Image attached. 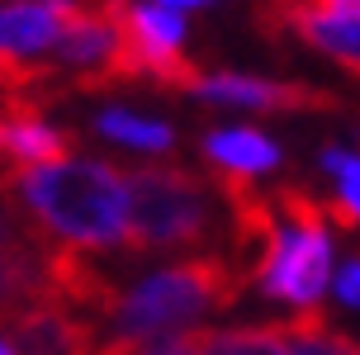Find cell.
Wrapping results in <instances>:
<instances>
[{
    "label": "cell",
    "mask_w": 360,
    "mask_h": 355,
    "mask_svg": "<svg viewBox=\"0 0 360 355\" xmlns=\"http://www.w3.org/2000/svg\"><path fill=\"white\" fill-rule=\"evenodd\" d=\"M275 332L285 341L289 355H360V341L346 337L342 327H332L323 313H294V318H280Z\"/></svg>",
    "instance_id": "11"
},
{
    "label": "cell",
    "mask_w": 360,
    "mask_h": 355,
    "mask_svg": "<svg viewBox=\"0 0 360 355\" xmlns=\"http://www.w3.org/2000/svg\"><path fill=\"white\" fill-rule=\"evenodd\" d=\"M152 5H162L171 15H185V10H199V5H214V0H152Z\"/></svg>",
    "instance_id": "17"
},
{
    "label": "cell",
    "mask_w": 360,
    "mask_h": 355,
    "mask_svg": "<svg viewBox=\"0 0 360 355\" xmlns=\"http://www.w3.org/2000/svg\"><path fill=\"white\" fill-rule=\"evenodd\" d=\"M275 209V237H270L266 256L256 266L252 284H261L266 299L289 303L294 313H318V303L327 294V275H332V232H327L323 204L285 185L270 195Z\"/></svg>",
    "instance_id": "4"
},
{
    "label": "cell",
    "mask_w": 360,
    "mask_h": 355,
    "mask_svg": "<svg viewBox=\"0 0 360 355\" xmlns=\"http://www.w3.org/2000/svg\"><path fill=\"white\" fill-rule=\"evenodd\" d=\"M242 289H247V280L223 251H199V256L171 261L166 270L124 289L114 318L105 322L109 337H100L95 355H133L152 341L195 332L199 318L233 308Z\"/></svg>",
    "instance_id": "1"
},
{
    "label": "cell",
    "mask_w": 360,
    "mask_h": 355,
    "mask_svg": "<svg viewBox=\"0 0 360 355\" xmlns=\"http://www.w3.org/2000/svg\"><path fill=\"white\" fill-rule=\"evenodd\" d=\"M128 190V237L124 251L157 256V251H195L209 247L218 232V185L190 166L147 161L124 171Z\"/></svg>",
    "instance_id": "3"
},
{
    "label": "cell",
    "mask_w": 360,
    "mask_h": 355,
    "mask_svg": "<svg viewBox=\"0 0 360 355\" xmlns=\"http://www.w3.org/2000/svg\"><path fill=\"white\" fill-rule=\"evenodd\" d=\"M0 355H15V346H10V337H5V322H0Z\"/></svg>",
    "instance_id": "18"
},
{
    "label": "cell",
    "mask_w": 360,
    "mask_h": 355,
    "mask_svg": "<svg viewBox=\"0 0 360 355\" xmlns=\"http://www.w3.org/2000/svg\"><path fill=\"white\" fill-rule=\"evenodd\" d=\"M133 355H199V341H195V332H180V337L152 341V346H143V351H133Z\"/></svg>",
    "instance_id": "16"
},
{
    "label": "cell",
    "mask_w": 360,
    "mask_h": 355,
    "mask_svg": "<svg viewBox=\"0 0 360 355\" xmlns=\"http://www.w3.org/2000/svg\"><path fill=\"white\" fill-rule=\"evenodd\" d=\"M332 294H337V303H346V308H360V256H351V261L342 266Z\"/></svg>",
    "instance_id": "15"
},
{
    "label": "cell",
    "mask_w": 360,
    "mask_h": 355,
    "mask_svg": "<svg viewBox=\"0 0 360 355\" xmlns=\"http://www.w3.org/2000/svg\"><path fill=\"white\" fill-rule=\"evenodd\" d=\"M15 176V166L0 161V322L48 303V270L57 256V242H48L19 204Z\"/></svg>",
    "instance_id": "5"
},
{
    "label": "cell",
    "mask_w": 360,
    "mask_h": 355,
    "mask_svg": "<svg viewBox=\"0 0 360 355\" xmlns=\"http://www.w3.org/2000/svg\"><path fill=\"white\" fill-rule=\"evenodd\" d=\"M204 157L214 161V176H233V180H252L275 171L285 152L270 133H256V128H218L204 138Z\"/></svg>",
    "instance_id": "10"
},
{
    "label": "cell",
    "mask_w": 360,
    "mask_h": 355,
    "mask_svg": "<svg viewBox=\"0 0 360 355\" xmlns=\"http://www.w3.org/2000/svg\"><path fill=\"white\" fill-rule=\"evenodd\" d=\"M76 138L67 128H53L43 119V105L34 100H0V161L15 171L57 166L72 161Z\"/></svg>",
    "instance_id": "8"
},
{
    "label": "cell",
    "mask_w": 360,
    "mask_h": 355,
    "mask_svg": "<svg viewBox=\"0 0 360 355\" xmlns=\"http://www.w3.org/2000/svg\"><path fill=\"white\" fill-rule=\"evenodd\" d=\"M199 100L214 105H242V109H270V114H337L342 100L318 86H294V81H266V76H242V71H218L199 76Z\"/></svg>",
    "instance_id": "6"
},
{
    "label": "cell",
    "mask_w": 360,
    "mask_h": 355,
    "mask_svg": "<svg viewBox=\"0 0 360 355\" xmlns=\"http://www.w3.org/2000/svg\"><path fill=\"white\" fill-rule=\"evenodd\" d=\"M199 355H289L275 322L256 327H195Z\"/></svg>",
    "instance_id": "12"
},
{
    "label": "cell",
    "mask_w": 360,
    "mask_h": 355,
    "mask_svg": "<svg viewBox=\"0 0 360 355\" xmlns=\"http://www.w3.org/2000/svg\"><path fill=\"white\" fill-rule=\"evenodd\" d=\"M95 128H100L105 138H114V142L138 147V152H171V147H176L171 124H162V119H143V114H133V109H100Z\"/></svg>",
    "instance_id": "14"
},
{
    "label": "cell",
    "mask_w": 360,
    "mask_h": 355,
    "mask_svg": "<svg viewBox=\"0 0 360 355\" xmlns=\"http://www.w3.org/2000/svg\"><path fill=\"white\" fill-rule=\"evenodd\" d=\"M62 19L43 0H0V62L53 67Z\"/></svg>",
    "instance_id": "9"
},
{
    "label": "cell",
    "mask_w": 360,
    "mask_h": 355,
    "mask_svg": "<svg viewBox=\"0 0 360 355\" xmlns=\"http://www.w3.org/2000/svg\"><path fill=\"white\" fill-rule=\"evenodd\" d=\"M261 29L266 34H294L308 48L327 53L342 62L346 71L360 76V15H327V10H308V5H285V0H261Z\"/></svg>",
    "instance_id": "7"
},
{
    "label": "cell",
    "mask_w": 360,
    "mask_h": 355,
    "mask_svg": "<svg viewBox=\"0 0 360 355\" xmlns=\"http://www.w3.org/2000/svg\"><path fill=\"white\" fill-rule=\"evenodd\" d=\"M15 195L38 232L67 251H114L128 237L124 171L109 161H57L15 176Z\"/></svg>",
    "instance_id": "2"
},
{
    "label": "cell",
    "mask_w": 360,
    "mask_h": 355,
    "mask_svg": "<svg viewBox=\"0 0 360 355\" xmlns=\"http://www.w3.org/2000/svg\"><path fill=\"white\" fill-rule=\"evenodd\" d=\"M323 171H332V180H337V195L323 204L327 223H337V228H360V152L327 147Z\"/></svg>",
    "instance_id": "13"
}]
</instances>
